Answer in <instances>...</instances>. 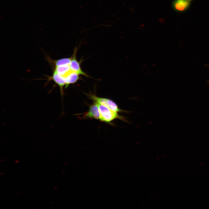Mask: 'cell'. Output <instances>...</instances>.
I'll list each match as a JSON object with an SVG mask.
<instances>
[{
  "mask_svg": "<svg viewBox=\"0 0 209 209\" xmlns=\"http://www.w3.org/2000/svg\"><path fill=\"white\" fill-rule=\"evenodd\" d=\"M19 161L17 160V161H15V163H17Z\"/></svg>",
  "mask_w": 209,
  "mask_h": 209,
  "instance_id": "cell-10",
  "label": "cell"
},
{
  "mask_svg": "<svg viewBox=\"0 0 209 209\" xmlns=\"http://www.w3.org/2000/svg\"><path fill=\"white\" fill-rule=\"evenodd\" d=\"M54 71L58 74L64 77L72 71L69 65H62L55 67Z\"/></svg>",
  "mask_w": 209,
  "mask_h": 209,
  "instance_id": "cell-8",
  "label": "cell"
},
{
  "mask_svg": "<svg viewBox=\"0 0 209 209\" xmlns=\"http://www.w3.org/2000/svg\"><path fill=\"white\" fill-rule=\"evenodd\" d=\"M97 103L100 112V121L107 123H109L116 119L126 121L124 117L119 115L118 112L101 104Z\"/></svg>",
  "mask_w": 209,
  "mask_h": 209,
  "instance_id": "cell-1",
  "label": "cell"
},
{
  "mask_svg": "<svg viewBox=\"0 0 209 209\" xmlns=\"http://www.w3.org/2000/svg\"><path fill=\"white\" fill-rule=\"evenodd\" d=\"M72 57H69L61 58L58 60L53 61L55 66H60L69 65L71 62Z\"/></svg>",
  "mask_w": 209,
  "mask_h": 209,
  "instance_id": "cell-9",
  "label": "cell"
},
{
  "mask_svg": "<svg viewBox=\"0 0 209 209\" xmlns=\"http://www.w3.org/2000/svg\"><path fill=\"white\" fill-rule=\"evenodd\" d=\"M91 105L88 111L84 114V118H92L100 120V114L99 109L96 102Z\"/></svg>",
  "mask_w": 209,
  "mask_h": 209,
  "instance_id": "cell-4",
  "label": "cell"
},
{
  "mask_svg": "<svg viewBox=\"0 0 209 209\" xmlns=\"http://www.w3.org/2000/svg\"><path fill=\"white\" fill-rule=\"evenodd\" d=\"M188 0V1H191V0Z\"/></svg>",
  "mask_w": 209,
  "mask_h": 209,
  "instance_id": "cell-11",
  "label": "cell"
},
{
  "mask_svg": "<svg viewBox=\"0 0 209 209\" xmlns=\"http://www.w3.org/2000/svg\"><path fill=\"white\" fill-rule=\"evenodd\" d=\"M79 75L77 73L71 71L65 77L66 88H67L69 84L75 83L79 80L80 79Z\"/></svg>",
  "mask_w": 209,
  "mask_h": 209,
  "instance_id": "cell-7",
  "label": "cell"
},
{
  "mask_svg": "<svg viewBox=\"0 0 209 209\" xmlns=\"http://www.w3.org/2000/svg\"><path fill=\"white\" fill-rule=\"evenodd\" d=\"M190 4V1L188 0H174L173 2L172 6L176 11L181 12L187 9Z\"/></svg>",
  "mask_w": 209,
  "mask_h": 209,
  "instance_id": "cell-5",
  "label": "cell"
},
{
  "mask_svg": "<svg viewBox=\"0 0 209 209\" xmlns=\"http://www.w3.org/2000/svg\"><path fill=\"white\" fill-rule=\"evenodd\" d=\"M77 49L75 48L73 53L72 56V58L69 65L72 71L75 72L79 75H82L87 77H89L86 73L81 69L80 63L76 59V53Z\"/></svg>",
  "mask_w": 209,
  "mask_h": 209,
  "instance_id": "cell-3",
  "label": "cell"
},
{
  "mask_svg": "<svg viewBox=\"0 0 209 209\" xmlns=\"http://www.w3.org/2000/svg\"><path fill=\"white\" fill-rule=\"evenodd\" d=\"M50 79L52 80L60 88L61 95L63 94V88L66 85L64 78L60 75L54 70L52 76Z\"/></svg>",
  "mask_w": 209,
  "mask_h": 209,
  "instance_id": "cell-6",
  "label": "cell"
},
{
  "mask_svg": "<svg viewBox=\"0 0 209 209\" xmlns=\"http://www.w3.org/2000/svg\"><path fill=\"white\" fill-rule=\"evenodd\" d=\"M90 99L94 102L103 105L116 112H126L125 111L119 109L117 105L113 100L109 99L98 97L95 95L88 94Z\"/></svg>",
  "mask_w": 209,
  "mask_h": 209,
  "instance_id": "cell-2",
  "label": "cell"
}]
</instances>
